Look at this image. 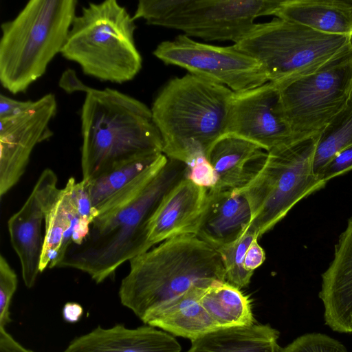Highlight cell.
<instances>
[{
	"instance_id": "11",
	"label": "cell",
	"mask_w": 352,
	"mask_h": 352,
	"mask_svg": "<svg viewBox=\"0 0 352 352\" xmlns=\"http://www.w3.org/2000/svg\"><path fill=\"white\" fill-rule=\"evenodd\" d=\"M283 0H185L158 26L178 30L189 37L237 42L256 19L273 15Z\"/></svg>"
},
{
	"instance_id": "17",
	"label": "cell",
	"mask_w": 352,
	"mask_h": 352,
	"mask_svg": "<svg viewBox=\"0 0 352 352\" xmlns=\"http://www.w3.org/2000/svg\"><path fill=\"white\" fill-rule=\"evenodd\" d=\"M92 221L84 217L72 194L69 177L60 189L45 221V234L40 272L56 267L72 244H80L87 236Z\"/></svg>"
},
{
	"instance_id": "23",
	"label": "cell",
	"mask_w": 352,
	"mask_h": 352,
	"mask_svg": "<svg viewBox=\"0 0 352 352\" xmlns=\"http://www.w3.org/2000/svg\"><path fill=\"white\" fill-rule=\"evenodd\" d=\"M278 338L268 324L222 328L191 341L186 352H278Z\"/></svg>"
},
{
	"instance_id": "29",
	"label": "cell",
	"mask_w": 352,
	"mask_h": 352,
	"mask_svg": "<svg viewBox=\"0 0 352 352\" xmlns=\"http://www.w3.org/2000/svg\"><path fill=\"white\" fill-rule=\"evenodd\" d=\"M278 352H349L339 341L322 333L302 335Z\"/></svg>"
},
{
	"instance_id": "2",
	"label": "cell",
	"mask_w": 352,
	"mask_h": 352,
	"mask_svg": "<svg viewBox=\"0 0 352 352\" xmlns=\"http://www.w3.org/2000/svg\"><path fill=\"white\" fill-rule=\"evenodd\" d=\"M82 180L88 182L130 160L163 153L151 109L116 89L92 88L81 114Z\"/></svg>"
},
{
	"instance_id": "35",
	"label": "cell",
	"mask_w": 352,
	"mask_h": 352,
	"mask_svg": "<svg viewBox=\"0 0 352 352\" xmlns=\"http://www.w3.org/2000/svg\"><path fill=\"white\" fill-rule=\"evenodd\" d=\"M265 260L264 250L255 239L249 245L244 261V267L248 272L254 273V270L260 267Z\"/></svg>"
},
{
	"instance_id": "19",
	"label": "cell",
	"mask_w": 352,
	"mask_h": 352,
	"mask_svg": "<svg viewBox=\"0 0 352 352\" xmlns=\"http://www.w3.org/2000/svg\"><path fill=\"white\" fill-rule=\"evenodd\" d=\"M267 152L238 135L226 133L211 146L207 159L218 182L212 189L236 190L252 181L261 169Z\"/></svg>"
},
{
	"instance_id": "31",
	"label": "cell",
	"mask_w": 352,
	"mask_h": 352,
	"mask_svg": "<svg viewBox=\"0 0 352 352\" xmlns=\"http://www.w3.org/2000/svg\"><path fill=\"white\" fill-rule=\"evenodd\" d=\"M186 166V178L208 190L216 186L217 173L206 156L196 158Z\"/></svg>"
},
{
	"instance_id": "27",
	"label": "cell",
	"mask_w": 352,
	"mask_h": 352,
	"mask_svg": "<svg viewBox=\"0 0 352 352\" xmlns=\"http://www.w3.org/2000/svg\"><path fill=\"white\" fill-rule=\"evenodd\" d=\"M255 239L258 238L246 230L236 240L216 249L222 259L226 282L240 289L250 284L254 274L245 270L244 261L246 251Z\"/></svg>"
},
{
	"instance_id": "4",
	"label": "cell",
	"mask_w": 352,
	"mask_h": 352,
	"mask_svg": "<svg viewBox=\"0 0 352 352\" xmlns=\"http://www.w3.org/2000/svg\"><path fill=\"white\" fill-rule=\"evenodd\" d=\"M234 93L190 74L166 82L151 109L163 154L186 166L199 157H207L213 144L227 133Z\"/></svg>"
},
{
	"instance_id": "13",
	"label": "cell",
	"mask_w": 352,
	"mask_h": 352,
	"mask_svg": "<svg viewBox=\"0 0 352 352\" xmlns=\"http://www.w3.org/2000/svg\"><path fill=\"white\" fill-rule=\"evenodd\" d=\"M227 133L248 140L267 152L296 141L279 89L271 82L234 93Z\"/></svg>"
},
{
	"instance_id": "9",
	"label": "cell",
	"mask_w": 352,
	"mask_h": 352,
	"mask_svg": "<svg viewBox=\"0 0 352 352\" xmlns=\"http://www.w3.org/2000/svg\"><path fill=\"white\" fill-rule=\"evenodd\" d=\"M275 85L295 140L319 134L352 91V42L314 72Z\"/></svg>"
},
{
	"instance_id": "34",
	"label": "cell",
	"mask_w": 352,
	"mask_h": 352,
	"mask_svg": "<svg viewBox=\"0 0 352 352\" xmlns=\"http://www.w3.org/2000/svg\"><path fill=\"white\" fill-rule=\"evenodd\" d=\"M34 101H20L0 94V118L21 113L29 109Z\"/></svg>"
},
{
	"instance_id": "20",
	"label": "cell",
	"mask_w": 352,
	"mask_h": 352,
	"mask_svg": "<svg viewBox=\"0 0 352 352\" xmlns=\"http://www.w3.org/2000/svg\"><path fill=\"white\" fill-rule=\"evenodd\" d=\"M251 218L250 206L243 195L234 190L209 189L196 236L216 250L241 236Z\"/></svg>"
},
{
	"instance_id": "28",
	"label": "cell",
	"mask_w": 352,
	"mask_h": 352,
	"mask_svg": "<svg viewBox=\"0 0 352 352\" xmlns=\"http://www.w3.org/2000/svg\"><path fill=\"white\" fill-rule=\"evenodd\" d=\"M185 0H140L132 16L134 21L143 19L146 23L158 26L175 13Z\"/></svg>"
},
{
	"instance_id": "14",
	"label": "cell",
	"mask_w": 352,
	"mask_h": 352,
	"mask_svg": "<svg viewBox=\"0 0 352 352\" xmlns=\"http://www.w3.org/2000/svg\"><path fill=\"white\" fill-rule=\"evenodd\" d=\"M60 189L58 177L50 169H44L21 208L8 221L12 247L19 259L25 285L32 288L40 272L44 236L42 225Z\"/></svg>"
},
{
	"instance_id": "16",
	"label": "cell",
	"mask_w": 352,
	"mask_h": 352,
	"mask_svg": "<svg viewBox=\"0 0 352 352\" xmlns=\"http://www.w3.org/2000/svg\"><path fill=\"white\" fill-rule=\"evenodd\" d=\"M334 257L322 274L319 297L327 325L340 333H352V217L335 245Z\"/></svg>"
},
{
	"instance_id": "3",
	"label": "cell",
	"mask_w": 352,
	"mask_h": 352,
	"mask_svg": "<svg viewBox=\"0 0 352 352\" xmlns=\"http://www.w3.org/2000/svg\"><path fill=\"white\" fill-rule=\"evenodd\" d=\"M226 281L220 254L194 234L167 239L129 261L119 297L142 321L193 287Z\"/></svg>"
},
{
	"instance_id": "6",
	"label": "cell",
	"mask_w": 352,
	"mask_h": 352,
	"mask_svg": "<svg viewBox=\"0 0 352 352\" xmlns=\"http://www.w3.org/2000/svg\"><path fill=\"white\" fill-rule=\"evenodd\" d=\"M135 21L116 0L89 3L76 16L62 56L83 73L122 84L140 72L142 58L135 42Z\"/></svg>"
},
{
	"instance_id": "12",
	"label": "cell",
	"mask_w": 352,
	"mask_h": 352,
	"mask_svg": "<svg viewBox=\"0 0 352 352\" xmlns=\"http://www.w3.org/2000/svg\"><path fill=\"white\" fill-rule=\"evenodd\" d=\"M56 110L55 96L47 94L26 111L0 118L1 198L21 179L35 146L53 135L50 123Z\"/></svg>"
},
{
	"instance_id": "24",
	"label": "cell",
	"mask_w": 352,
	"mask_h": 352,
	"mask_svg": "<svg viewBox=\"0 0 352 352\" xmlns=\"http://www.w3.org/2000/svg\"><path fill=\"white\" fill-rule=\"evenodd\" d=\"M200 302L221 329L254 324L249 297L226 281H217L208 287Z\"/></svg>"
},
{
	"instance_id": "10",
	"label": "cell",
	"mask_w": 352,
	"mask_h": 352,
	"mask_svg": "<svg viewBox=\"0 0 352 352\" xmlns=\"http://www.w3.org/2000/svg\"><path fill=\"white\" fill-rule=\"evenodd\" d=\"M153 55L166 65L184 68L190 74L223 85L234 92L269 82L262 65L233 45L203 43L184 34L160 43Z\"/></svg>"
},
{
	"instance_id": "22",
	"label": "cell",
	"mask_w": 352,
	"mask_h": 352,
	"mask_svg": "<svg viewBox=\"0 0 352 352\" xmlns=\"http://www.w3.org/2000/svg\"><path fill=\"white\" fill-rule=\"evenodd\" d=\"M274 16L323 33H352V1L283 0Z\"/></svg>"
},
{
	"instance_id": "15",
	"label": "cell",
	"mask_w": 352,
	"mask_h": 352,
	"mask_svg": "<svg viewBox=\"0 0 352 352\" xmlns=\"http://www.w3.org/2000/svg\"><path fill=\"white\" fill-rule=\"evenodd\" d=\"M208 189L184 177L164 197L148 223L150 249L173 237L196 235L208 200Z\"/></svg>"
},
{
	"instance_id": "7",
	"label": "cell",
	"mask_w": 352,
	"mask_h": 352,
	"mask_svg": "<svg viewBox=\"0 0 352 352\" xmlns=\"http://www.w3.org/2000/svg\"><path fill=\"white\" fill-rule=\"evenodd\" d=\"M319 134L268 151L256 177L234 190L250 204L252 218L247 230L258 238L272 230L298 202L326 185L314 170Z\"/></svg>"
},
{
	"instance_id": "36",
	"label": "cell",
	"mask_w": 352,
	"mask_h": 352,
	"mask_svg": "<svg viewBox=\"0 0 352 352\" xmlns=\"http://www.w3.org/2000/svg\"><path fill=\"white\" fill-rule=\"evenodd\" d=\"M0 352H34L25 348L8 333L6 329L0 328Z\"/></svg>"
},
{
	"instance_id": "37",
	"label": "cell",
	"mask_w": 352,
	"mask_h": 352,
	"mask_svg": "<svg viewBox=\"0 0 352 352\" xmlns=\"http://www.w3.org/2000/svg\"><path fill=\"white\" fill-rule=\"evenodd\" d=\"M83 314L82 307L74 302L65 304L63 309V317L65 321L69 323L77 322Z\"/></svg>"
},
{
	"instance_id": "25",
	"label": "cell",
	"mask_w": 352,
	"mask_h": 352,
	"mask_svg": "<svg viewBox=\"0 0 352 352\" xmlns=\"http://www.w3.org/2000/svg\"><path fill=\"white\" fill-rule=\"evenodd\" d=\"M162 154L141 157L122 163L87 182L93 206L97 210L148 168Z\"/></svg>"
},
{
	"instance_id": "33",
	"label": "cell",
	"mask_w": 352,
	"mask_h": 352,
	"mask_svg": "<svg viewBox=\"0 0 352 352\" xmlns=\"http://www.w3.org/2000/svg\"><path fill=\"white\" fill-rule=\"evenodd\" d=\"M58 86L67 94L84 91L86 94L92 88L84 84L77 76L75 70L68 68L61 74Z\"/></svg>"
},
{
	"instance_id": "26",
	"label": "cell",
	"mask_w": 352,
	"mask_h": 352,
	"mask_svg": "<svg viewBox=\"0 0 352 352\" xmlns=\"http://www.w3.org/2000/svg\"><path fill=\"white\" fill-rule=\"evenodd\" d=\"M352 145V91L344 107L320 133L314 159L318 175L323 166L339 151Z\"/></svg>"
},
{
	"instance_id": "5",
	"label": "cell",
	"mask_w": 352,
	"mask_h": 352,
	"mask_svg": "<svg viewBox=\"0 0 352 352\" xmlns=\"http://www.w3.org/2000/svg\"><path fill=\"white\" fill-rule=\"evenodd\" d=\"M76 0H30L1 25L0 82L16 94L25 92L61 53L76 16Z\"/></svg>"
},
{
	"instance_id": "30",
	"label": "cell",
	"mask_w": 352,
	"mask_h": 352,
	"mask_svg": "<svg viewBox=\"0 0 352 352\" xmlns=\"http://www.w3.org/2000/svg\"><path fill=\"white\" fill-rule=\"evenodd\" d=\"M18 278L7 259L0 256V328L11 322L10 306L16 290Z\"/></svg>"
},
{
	"instance_id": "8",
	"label": "cell",
	"mask_w": 352,
	"mask_h": 352,
	"mask_svg": "<svg viewBox=\"0 0 352 352\" xmlns=\"http://www.w3.org/2000/svg\"><path fill=\"white\" fill-rule=\"evenodd\" d=\"M352 42L351 34H331L275 18L255 23L232 45L263 67L268 81L277 84L319 69Z\"/></svg>"
},
{
	"instance_id": "1",
	"label": "cell",
	"mask_w": 352,
	"mask_h": 352,
	"mask_svg": "<svg viewBox=\"0 0 352 352\" xmlns=\"http://www.w3.org/2000/svg\"><path fill=\"white\" fill-rule=\"evenodd\" d=\"M187 166L163 153L144 173L97 209L87 236L72 244L56 267L87 274L96 283L150 250L148 223L166 193L186 177Z\"/></svg>"
},
{
	"instance_id": "32",
	"label": "cell",
	"mask_w": 352,
	"mask_h": 352,
	"mask_svg": "<svg viewBox=\"0 0 352 352\" xmlns=\"http://www.w3.org/2000/svg\"><path fill=\"white\" fill-rule=\"evenodd\" d=\"M352 169V145L336 153L320 170L318 175L327 182Z\"/></svg>"
},
{
	"instance_id": "21",
	"label": "cell",
	"mask_w": 352,
	"mask_h": 352,
	"mask_svg": "<svg viewBox=\"0 0 352 352\" xmlns=\"http://www.w3.org/2000/svg\"><path fill=\"white\" fill-rule=\"evenodd\" d=\"M207 287H193L151 312L142 322L190 341L221 329L200 302Z\"/></svg>"
},
{
	"instance_id": "18",
	"label": "cell",
	"mask_w": 352,
	"mask_h": 352,
	"mask_svg": "<svg viewBox=\"0 0 352 352\" xmlns=\"http://www.w3.org/2000/svg\"><path fill=\"white\" fill-rule=\"evenodd\" d=\"M177 340L164 331L150 325L129 329L116 324L104 329L98 326L76 337L63 352H181Z\"/></svg>"
}]
</instances>
